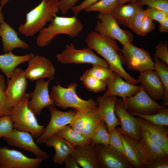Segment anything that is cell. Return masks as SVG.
Returning a JSON list of instances; mask_svg holds the SVG:
<instances>
[{
  "instance_id": "277c9868",
  "label": "cell",
  "mask_w": 168,
  "mask_h": 168,
  "mask_svg": "<svg viewBox=\"0 0 168 168\" xmlns=\"http://www.w3.org/2000/svg\"><path fill=\"white\" fill-rule=\"evenodd\" d=\"M77 86L75 82L70 83L67 88L58 84L53 86L50 95L54 105L63 109L73 108L79 114L97 107L98 104L93 99L85 100L78 96L76 91Z\"/></svg>"
},
{
  "instance_id": "d4e9b609",
  "label": "cell",
  "mask_w": 168,
  "mask_h": 168,
  "mask_svg": "<svg viewBox=\"0 0 168 168\" xmlns=\"http://www.w3.org/2000/svg\"><path fill=\"white\" fill-rule=\"evenodd\" d=\"M0 36L4 53L16 48L27 49L29 48V45L18 37L17 32L4 20L0 26Z\"/></svg>"
},
{
  "instance_id": "bcb514c9",
  "label": "cell",
  "mask_w": 168,
  "mask_h": 168,
  "mask_svg": "<svg viewBox=\"0 0 168 168\" xmlns=\"http://www.w3.org/2000/svg\"><path fill=\"white\" fill-rule=\"evenodd\" d=\"M144 168H168V157L159 158L152 164L144 166Z\"/></svg>"
},
{
  "instance_id": "52a82bcc",
  "label": "cell",
  "mask_w": 168,
  "mask_h": 168,
  "mask_svg": "<svg viewBox=\"0 0 168 168\" xmlns=\"http://www.w3.org/2000/svg\"><path fill=\"white\" fill-rule=\"evenodd\" d=\"M121 51L128 69L140 73L154 70V61L147 50L137 47L128 42L123 45Z\"/></svg>"
},
{
  "instance_id": "d590c367",
  "label": "cell",
  "mask_w": 168,
  "mask_h": 168,
  "mask_svg": "<svg viewBox=\"0 0 168 168\" xmlns=\"http://www.w3.org/2000/svg\"><path fill=\"white\" fill-rule=\"evenodd\" d=\"M7 87L4 77L0 74V117L10 115L13 108L9 104L4 92Z\"/></svg>"
},
{
  "instance_id": "7bdbcfd3",
  "label": "cell",
  "mask_w": 168,
  "mask_h": 168,
  "mask_svg": "<svg viewBox=\"0 0 168 168\" xmlns=\"http://www.w3.org/2000/svg\"><path fill=\"white\" fill-rule=\"evenodd\" d=\"M146 15L151 20L160 23L168 17V13L156 8H150L148 7L145 10Z\"/></svg>"
},
{
  "instance_id": "5bb4252c",
  "label": "cell",
  "mask_w": 168,
  "mask_h": 168,
  "mask_svg": "<svg viewBox=\"0 0 168 168\" xmlns=\"http://www.w3.org/2000/svg\"><path fill=\"white\" fill-rule=\"evenodd\" d=\"M54 79L47 81L43 78L36 80L34 90L29 94L31 99L28 101L27 106L35 115H40L44 108L54 105L48 91L49 83Z\"/></svg>"
},
{
  "instance_id": "4dcf8cb0",
  "label": "cell",
  "mask_w": 168,
  "mask_h": 168,
  "mask_svg": "<svg viewBox=\"0 0 168 168\" xmlns=\"http://www.w3.org/2000/svg\"><path fill=\"white\" fill-rule=\"evenodd\" d=\"M102 121L97 106L92 110L85 124L82 134L91 140L96 130Z\"/></svg>"
},
{
  "instance_id": "6da1fadb",
  "label": "cell",
  "mask_w": 168,
  "mask_h": 168,
  "mask_svg": "<svg viewBox=\"0 0 168 168\" xmlns=\"http://www.w3.org/2000/svg\"><path fill=\"white\" fill-rule=\"evenodd\" d=\"M85 41L90 48L101 56L108 63L109 68L120 75L126 81L137 85V79L129 75L123 68L126 63L121 49L115 40L104 36L96 31L89 33Z\"/></svg>"
},
{
  "instance_id": "ffe728a7",
  "label": "cell",
  "mask_w": 168,
  "mask_h": 168,
  "mask_svg": "<svg viewBox=\"0 0 168 168\" xmlns=\"http://www.w3.org/2000/svg\"><path fill=\"white\" fill-rule=\"evenodd\" d=\"M140 131L141 138L138 141V148L145 165L152 164L159 158L168 157V154L153 142L147 132L140 129Z\"/></svg>"
},
{
  "instance_id": "b9f144b4",
  "label": "cell",
  "mask_w": 168,
  "mask_h": 168,
  "mask_svg": "<svg viewBox=\"0 0 168 168\" xmlns=\"http://www.w3.org/2000/svg\"><path fill=\"white\" fill-rule=\"evenodd\" d=\"M146 14L145 10H139L136 13L128 27L136 34L139 35L140 28Z\"/></svg>"
},
{
  "instance_id": "f5cc1de1",
  "label": "cell",
  "mask_w": 168,
  "mask_h": 168,
  "mask_svg": "<svg viewBox=\"0 0 168 168\" xmlns=\"http://www.w3.org/2000/svg\"><path fill=\"white\" fill-rule=\"evenodd\" d=\"M9 0H1L0 1V5L3 7L4 5L9 1Z\"/></svg>"
},
{
  "instance_id": "60d3db41",
  "label": "cell",
  "mask_w": 168,
  "mask_h": 168,
  "mask_svg": "<svg viewBox=\"0 0 168 168\" xmlns=\"http://www.w3.org/2000/svg\"><path fill=\"white\" fill-rule=\"evenodd\" d=\"M155 53L153 56L155 57L167 65H168V42L166 41L164 43L161 41L155 47Z\"/></svg>"
},
{
  "instance_id": "2e32d148",
  "label": "cell",
  "mask_w": 168,
  "mask_h": 168,
  "mask_svg": "<svg viewBox=\"0 0 168 168\" xmlns=\"http://www.w3.org/2000/svg\"><path fill=\"white\" fill-rule=\"evenodd\" d=\"M7 82L4 92L9 104L13 107L26 93L28 82L24 71L16 67Z\"/></svg>"
},
{
  "instance_id": "816d5d0a",
  "label": "cell",
  "mask_w": 168,
  "mask_h": 168,
  "mask_svg": "<svg viewBox=\"0 0 168 168\" xmlns=\"http://www.w3.org/2000/svg\"><path fill=\"white\" fill-rule=\"evenodd\" d=\"M2 7L0 5V26L4 21V16L2 12Z\"/></svg>"
},
{
  "instance_id": "836d02e7",
  "label": "cell",
  "mask_w": 168,
  "mask_h": 168,
  "mask_svg": "<svg viewBox=\"0 0 168 168\" xmlns=\"http://www.w3.org/2000/svg\"><path fill=\"white\" fill-rule=\"evenodd\" d=\"M148 121L152 124L160 126H168V109L166 106L161 109L156 114L148 115L135 114Z\"/></svg>"
},
{
  "instance_id": "681fc988",
  "label": "cell",
  "mask_w": 168,
  "mask_h": 168,
  "mask_svg": "<svg viewBox=\"0 0 168 168\" xmlns=\"http://www.w3.org/2000/svg\"><path fill=\"white\" fill-rule=\"evenodd\" d=\"M160 24L159 30L161 33L167 32H168V17Z\"/></svg>"
},
{
  "instance_id": "7c38bea8",
  "label": "cell",
  "mask_w": 168,
  "mask_h": 168,
  "mask_svg": "<svg viewBox=\"0 0 168 168\" xmlns=\"http://www.w3.org/2000/svg\"><path fill=\"white\" fill-rule=\"evenodd\" d=\"M3 138L8 145L32 152L36 158L44 160L49 157L46 152L39 148L29 132L14 128L9 136Z\"/></svg>"
},
{
  "instance_id": "3957f363",
  "label": "cell",
  "mask_w": 168,
  "mask_h": 168,
  "mask_svg": "<svg viewBox=\"0 0 168 168\" xmlns=\"http://www.w3.org/2000/svg\"><path fill=\"white\" fill-rule=\"evenodd\" d=\"M83 26L76 16L63 17L54 15V18L47 27L39 31L36 38V45L40 47L48 45L58 35L64 34L71 37H77L82 30Z\"/></svg>"
},
{
  "instance_id": "9a60e30c",
  "label": "cell",
  "mask_w": 168,
  "mask_h": 168,
  "mask_svg": "<svg viewBox=\"0 0 168 168\" xmlns=\"http://www.w3.org/2000/svg\"><path fill=\"white\" fill-rule=\"evenodd\" d=\"M24 71L27 79L32 82L44 78H54L55 69L51 61L44 57L34 55L28 61Z\"/></svg>"
},
{
  "instance_id": "d6986e66",
  "label": "cell",
  "mask_w": 168,
  "mask_h": 168,
  "mask_svg": "<svg viewBox=\"0 0 168 168\" xmlns=\"http://www.w3.org/2000/svg\"><path fill=\"white\" fill-rule=\"evenodd\" d=\"M117 99L116 96L103 95L96 99L99 112L109 133L120 125L115 113V104Z\"/></svg>"
},
{
  "instance_id": "484cf974",
  "label": "cell",
  "mask_w": 168,
  "mask_h": 168,
  "mask_svg": "<svg viewBox=\"0 0 168 168\" xmlns=\"http://www.w3.org/2000/svg\"><path fill=\"white\" fill-rule=\"evenodd\" d=\"M44 143L47 147L54 148L55 153L53 156V161L54 163L60 165H62L65 159L72 153L74 147L56 134L51 136Z\"/></svg>"
},
{
  "instance_id": "8d00e7d4",
  "label": "cell",
  "mask_w": 168,
  "mask_h": 168,
  "mask_svg": "<svg viewBox=\"0 0 168 168\" xmlns=\"http://www.w3.org/2000/svg\"><path fill=\"white\" fill-rule=\"evenodd\" d=\"M113 71L109 68L93 65L90 69L87 70L84 73L92 75L100 80L105 82L112 75Z\"/></svg>"
},
{
  "instance_id": "9c48e42d",
  "label": "cell",
  "mask_w": 168,
  "mask_h": 168,
  "mask_svg": "<svg viewBox=\"0 0 168 168\" xmlns=\"http://www.w3.org/2000/svg\"><path fill=\"white\" fill-rule=\"evenodd\" d=\"M95 31L106 37L117 40L123 45L133 41V35L130 31L122 29L110 14L99 13Z\"/></svg>"
},
{
  "instance_id": "e575fe53",
  "label": "cell",
  "mask_w": 168,
  "mask_h": 168,
  "mask_svg": "<svg viewBox=\"0 0 168 168\" xmlns=\"http://www.w3.org/2000/svg\"><path fill=\"white\" fill-rule=\"evenodd\" d=\"M110 135L107 126L103 121L99 125L91 139V143L94 145L100 144L109 145Z\"/></svg>"
},
{
  "instance_id": "f546056e",
  "label": "cell",
  "mask_w": 168,
  "mask_h": 168,
  "mask_svg": "<svg viewBox=\"0 0 168 168\" xmlns=\"http://www.w3.org/2000/svg\"><path fill=\"white\" fill-rule=\"evenodd\" d=\"M154 71L158 75L163 85L164 93L161 99L162 105H168V66L158 58L153 56Z\"/></svg>"
},
{
  "instance_id": "83f0119b",
  "label": "cell",
  "mask_w": 168,
  "mask_h": 168,
  "mask_svg": "<svg viewBox=\"0 0 168 168\" xmlns=\"http://www.w3.org/2000/svg\"><path fill=\"white\" fill-rule=\"evenodd\" d=\"M35 55L32 53L22 56L14 54L12 51L0 55V69L9 80L14 70L20 64L28 61Z\"/></svg>"
},
{
  "instance_id": "f35d334b",
  "label": "cell",
  "mask_w": 168,
  "mask_h": 168,
  "mask_svg": "<svg viewBox=\"0 0 168 168\" xmlns=\"http://www.w3.org/2000/svg\"><path fill=\"white\" fill-rule=\"evenodd\" d=\"M14 129L13 123L10 115L0 117V139L9 136Z\"/></svg>"
},
{
  "instance_id": "e0dca14e",
  "label": "cell",
  "mask_w": 168,
  "mask_h": 168,
  "mask_svg": "<svg viewBox=\"0 0 168 168\" xmlns=\"http://www.w3.org/2000/svg\"><path fill=\"white\" fill-rule=\"evenodd\" d=\"M118 73L113 71L111 76L105 82L107 89L103 95L118 96L124 100L126 98L132 96L140 90L141 86L131 84L123 79Z\"/></svg>"
},
{
  "instance_id": "4fadbf2b",
  "label": "cell",
  "mask_w": 168,
  "mask_h": 168,
  "mask_svg": "<svg viewBox=\"0 0 168 168\" xmlns=\"http://www.w3.org/2000/svg\"><path fill=\"white\" fill-rule=\"evenodd\" d=\"M96 153L101 168H133L125 157L110 145H95Z\"/></svg>"
},
{
  "instance_id": "f6af8a7d",
  "label": "cell",
  "mask_w": 168,
  "mask_h": 168,
  "mask_svg": "<svg viewBox=\"0 0 168 168\" xmlns=\"http://www.w3.org/2000/svg\"><path fill=\"white\" fill-rule=\"evenodd\" d=\"M80 0H60L58 3L59 10L62 14L66 13L74 6Z\"/></svg>"
},
{
  "instance_id": "44dd1931",
  "label": "cell",
  "mask_w": 168,
  "mask_h": 168,
  "mask_svg": "<svg viewBox=\"0 0 168 168\" xmlns=\"http://www.w3.org/2000/svg\"><path fill=\"white\" fill-rule=\"evenodd\" d=\"M147 94L155 101L161 99L164 93L162 83L156 72L153 70L140 73L137 79Z\"/></svg>"
},
{
  "instance_id": "603a6c76",
  "label": "cell",
  "mask_w": 168,
  "mask_h": 168,
  "mask_svg": "<svg viewBox=\"0 0 168 168\" xmlns=\"http://www.w3.org/2000/svg\"><path fill=\"white\" fill-rule=\"evenodd\" d=\"M116 128L122 141L124 157L134 168H143L145 164L138 148V141L124 133L120 128Z\"/></svg>"
},
{
  "instance_id": "d6a6232c",
  "label": "cell",
  "mask_w": 168,
  "mask_h": 168,
  "mask_svg": "<svg viewBox=\"0 0 168 168\" xmlns=\"http://www.w3.org/2000/svg\"><path fill=\"white\" fill-rule=\"evenodd\" d=\"M80 79L82 81L84 86L90 91L100 92L105 90L106 88L105 82L92 75L84 73Z\"/></svg>"
},
{
  "instance_id": "74e56055",
  "label": "cell",
  "mask_w": 168,
  "mask_h": 168,
  "mask_svg": "<svg viewBox=\"0 0 168 168\" xmlns=\"http://www.w3.org/2000/svg\"><path fill=\"white\" fill-rule=\"evenodd\" d=\"M109 145L120 154L124 156V147L120 133L116 127L109 133Z\"/></svg>"
},
{
  "instance_id": "f1b7e54d",
  "label": "cell",
  "mask_w": 168,
  "mask_h": 168,
  "mask_svg": "<svg viewBox=\"0 0 168 168\" xmlns=\"http://www.w3.org/2000/svg\"><path fill=\"white\" fill-rule=\"evenodd\" d=\"M56 134L62 138L74 147L88 144L91 141L68 125L58 132Z\"/></svg>"
},
{
  "instance_id": "ac0fdd59",
  "label": "cell",
  "mask_w": 168,
  "mask_h": 168,
  "mask_svg": "<svg viewBox=\"0 0 168 168\" xmlns=\"http://www.w3.org/2000/svg\"><path fill=\"white\" fill-rule=\"evenodd\" d=\"M115 113L120 122V128L122 131L139 141L141 136L136 118L127 111L122 99H117L115 104Z\"/></svg>"
},
{
  "instance_id": "f907efd6",
  "label": "cell",
  "mask_w": 168,
  "mask_h": 168,
  "mask_svg": "<svg viewBox=\"0 0 168 168\" xmlns=\"http://www.w3.org/2000/svg\"><path fill=\"white\" fill-rule=\"evenodd\" d=\"M136 0H118V4H125L128 2H136Z\"/></svg>"
},
{
  "instance_id": "cb8c5ba5",
  "label": "cell",
  "mask_w": 168,
  "mask_h": 168,
  "mask_svg": "<svg viewBox=\"0 0 168 168\" xmlns=\"http://www.w3.org/2000/svg\"><path fill=\"white\" fill-rule=\"evenodd\" d=\"M83 168H99L100 164L96 153L95 145L91 143L74 147L70 155Z\"/></svg>"
},
{
  "instance_id": "30bf717a",
  "label": "cell",
  "mask_w": 168,
  "mask_h": 168,
  "mask_svg": "<svg viewBox=\"0 0 168 168\" xmlns=\"http://www.w3.org/2000/svg\"><path fill=\"white\" fill-rule=\"evenodd\" d=\"M46 107L50 112V119L41 135L36 138V142L38 144L44 143L49 138L69 125L77 116V112L75 110L62 111L57 110L54 105Z\"/></svg>"
},
{
  "instance_id": "c3c4849f",
  "label": "cell",
  "mask_w": 168,
  "mask_h": 168,
  "mask_svg": "<svg viewBox=\"0 0 168 168\" xmlns=\"http://www.w3.org/2000/svg\"><path fill=\"white\" fill-rule=\"evenodd\" d=\"M64 163L66 168H80L76 160L70 156H68L65 159Z\"/></svg>"
},
{
  "instance_id": "1f68e13d",
  "label": "cell",
  "mask_w": 168,
  "mask_h": 168,
  "mask_svg": "<svg viewBox=\"0 0 168 168\" xmlns=\"http://www.w3.org/2000/svg\"><path fill=\"white\" fill-rule=\"evenodd\" d=\"M118 0H99L84 10L86 12H98L99 13L110 14L118 4Z\"/></svg>"
},
{
  "instance_id": "7402d4cb",
  "label": "cell",
  "mask_w": 168,
  "mask_h": 168,
  "mask_svg": "<svg viewBox=\"0 0 168 168\" xmlns=\"http://www.w3.org/2000/svg\"><path fill=\"white\" fill-rule=\"evenodd\" d=\"M136 120L140 129L147 132L153 142L168 154V126L154 125L139 117Z\"/></svg>"
},
{
  "instance_id": "8992f818",
  "label": "cell",
  "mask_w": 168,
  "mask_h": 168,
  "mask_svg": "<svg viewBox=\"0 0 168 168\" xmlns=\"http://www.w3.org/2000/svg\"><path fill=\"white\" fill-rule=\"evenodd\" d=\"M56 57L58 61L62 64L89 63L109 68L108 63L95 54L91 49L85 48L81 49L75 48L72 43L67 44L65 49Z\"/></svg>"
},
{
  "instance_id": "8fae6325",
  "label": "cell",
  "mask_w": 168,
  "mask_h": 168,
  "mask_svg": "<svg viewBox=\"0 0 168 168\" xmlns=\"http://www.w3.org/2000/svg\"><path fill=\"white\" fill-rule=\"evenodd\" d=\"M43 161L29 157L7 147H0V168H38Z\"/></svg>"
},
{
  "instance_id": "ba28073f",
  "label": "cell",
  "mask_w": 168,
  "mask_h": 168,
  "mask_svg": "<svg viewBox=\"0 0 168 168\" xmlns=\"http://www.w3.org/2000/svg\"><path fill=\"white\" fill-rule=\"evenodd\" d=\"M133 96L123 100L125 108L132 115H152L166 106L156 102L146 93L142 86Z\"/></svg>"
},
{
  "instance_id": "7a4b0ae2",
  "label": "cell",
  "mask_w": 168,
  "mask_h": 168,
  "mask_svg": "<svg viewBox=\"0 0 168 168\" xmlns=\"http://www.w3.org/2000/svg\"><path fill=\"white\" fill-rule=\"evenodd\" d=\"M60 0H42L39 4L26 13L25 22L18 28L26 37L32 36L52 21L54 15L59 11Z\"/></svg>"
},
{
  "instance_id": "ee69618b",
  "label": "cell",
  "mask_w": 168,
  "mask_h": 168,
  "mask_svg": "<svg viewBox=\"0 0 168 168\" xmlns=\"http://www.w3.org/2000/svg\"><path fill=\"white\" fill-rule=\"evenodd\" d=\"M155 28V25L153 21L146 15L142 24L139 35L145 36L153 30Z\"/></svg>"
},
{
  "instance_id": "7dc6e473",
  "label": "cell",
  "mask_w": 168,
  "mask_h": 168,
  "mask_svg": "<svg viewBox=\"0 0 168 168\" xmlns=\"http://www.w3.org/2000/svg\"><path fill=\"white\" fill-rule=\"evenodd\" d=\"M99 0H83L79 5L74 6L71 9L74 16H77L81 10H84L91 4Z\"/></svg>"
},
{
  "instance_id": "5b68a950",
  "label": "cell",
  "mask_w": 168,
  "mask_h": 168,
  "mask_svg": "<svg viewBox=\"0 0 168 168\" xmlns=\"http://www.w3.org/2000/svg\"><path fill=\"white\" fill-rule=\"evenodd\" d=\"M29 99V94L26 93L13 108L10 116L14 129L29 132L34 138H37L45 127L38 123L35 115L28 108L27 102Z\"/></svg>"
},
{
  "instance_id": "4316f807",
  "label": "cell",
  "mask_w": 168,
  "mask_h": 168,
  "mask_svg": "<svg viewBox=\"0 0 168 168\" xmlns=\"http://www.w3.org/2000/svg\"><path fill=\"white\" fill-rule=\"evenodd\" d=\"M143 6L136 2L118 4L110 14L118 25H122L128 28L137 12L143 9Z\"/></svg>"
},
{
  "instance_id": "ab89813d",
  "label": "cell",
  "mask_w": 168,
  "mask_h": 168,
  "mask_svg": "<svg viewBox=\"0 0 168 168\" xmlns=\"http://www.w3.org/2000/svg\"><path fill=\"white\" fill-rule=\"evenodd\" d=\"M136 2L141 5H147L150 8L159 9L168 13V0H136Z\"/></svg>"
}]
</instances>
